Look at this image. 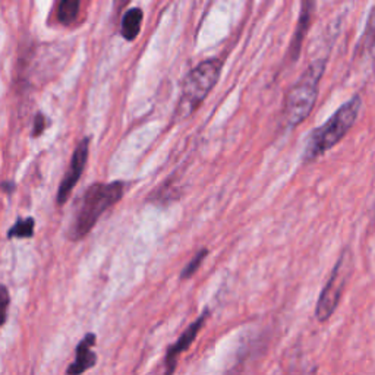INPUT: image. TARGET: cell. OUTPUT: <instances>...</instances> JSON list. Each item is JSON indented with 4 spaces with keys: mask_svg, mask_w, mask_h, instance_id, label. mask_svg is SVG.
I'll return each mask as SVG.
<instances>
[{
    "mask_svg": "<svg viewBox=\"0 0 375 375\" xmlns=\"http://www.w3.org/2000/svg\"><path fill=\"white\" fill-rule=\"evenodd\" d=\"M123 192L125 185L120 180L112 183L91 185L81 200V207L71 227L69 238L72 241L86 238L91 232V229L96 226L101 214L120 201Z\"/></svg>",
    "mask_w": 375,
    "mask_h": 375,
    "instance_id": "1",
    "label": "cell"
},
{
    "mask_svg": "<svg viewBox=\"0 0 375 375\" xmlns=\"http://www.w3.org/2000/svg\"><path fill=\"white\" fill-rule=\"evenodd\" d=\"M361 110V97L353 96L343 106L338 109L324 125L318 127L308 138L304 160L312 161L328 151L347 134L357 122Z\"/></svg>",
    "mask_w": 375,
    "mask_h": 375,
    "instance_id": "2",
    "label": "cell"
},
{
    "mask_svg": "<svg viewBox=\"0 0 375 375\" xmlns=\"http://www.w3.org/2000/svg\"><path fill=\"white\" fill-rule=\"evenodd\" d=\"M325 60L318 59L306 68L296 84L292 87L286 97V120L289 127H296L302 123L314 109L318 97L320 79L324 74Z\"/></svg>",
    "mask_w": 375,
    "mask_h": 375,
    "instance_id": "3",
    "label": "cell"
},
{
    "mask_svg": "<svg viewBox=\"0 0 375 375\" xmlns=\"http://www.w3.org/2000/svg\"><path fill=\"white\" fill-rule=\"evenodd\" d=\"M220 71L221 60L208 59L201 62L198 67H195L185 76L182 84V96L178 106V112L182 117L190 116L198 109L208 93L217 84Z\"/></svg>",
    "mask_w": 375,
    "mask_h": 375,
    "instance_id": "4",
    "label": "cell"
},
{
    "mask_svg": "<svg viewBox=\"0 0 375 375\" xmlns=\"http://www.w3.org/2000/svg\"><path fill=\"white\" fill-rule=\"evenodd\" d=\"M347 264H349V258H345V257H342L338 261L336 267L333 268L330 280L327 282L325 287L321 292L320 299L317 302V309H316V316L320 323L327 321L333 316V312L336 311L340 302L343 287L346 284L347 272H349Z\"/></svg>",
    "mask_w": 375,
    "mask_h": 375,
    "instance_id": "5",
    "label": "cell"
},
{
    "mask_svg": "<svg viewBox=\"0 0 375 375\" xmlns=\"http://www.w3.org/2000/svg\"><path fill=\"white\" fill-rule=\"evenodd\" d=\"M88 147H90V138H84L78 144V147L72 156L69 169L59 185L57 195H56V202L59 205H64L68 201L69 194L72 192L75 185L78 183L82 172H84L87 160H88Z\"/></svg>",
    "mask_w": 375,
    "mask_h": 375,
    "instance_id": "6",
    "label": "cell"
},
{
    "mask_svg": "<svg viewBox=\"0 0 375 375\" xmlns=\"http://www.w3.org/2000/svg\"><path fill=\"white\" fill-rule=\"evenodd\" d=\"M207 317H208V311H204L202 314L182 333V336L178 339V342L173 343L172 346H169L168 352H166V358H164V367H166L164 375H173L176 365H178L179 355L180 353H183L185 350L190 349V346L194 343L200 330L202 328L204 323L207 321Z\"/></svg>",
    "mask_w": 375,
    "mask_h": 375,
    "instance_id": "7",
    "label": "cell"
},
{
    "mask_svg": "<svg viewBox=\"0 0 375 375\" xmlns=\"http://www.w3.org/2000/svg\"><path fill=\"white\" fill-rule=\"evenodd\" d=\"M96 342L97 336L94 333H87L76 346L75 361L68 367L67 375H82L97 365V353L93 350Z\"/></svg>",
    "mask_w": 375,
    "mask_h": 375,
    "instance_id": "8",
    "label": "cell"
},
{
    "mask_svg": "<svg viewBox=\"0 0 375 375\" xmlns=\"http://www.w3.org/2000/svg\"><path fill=\"white\" fill-rule=\"evenodd\" d=\"M314 4L312 2H302L301 6V16L298 21V27L295 31L294 38H292V43H290V59L295 60L296 56L301 52V46H302V41L305 38L306 31L309 30V24H311V18H312V12H314Z\"/></svg>",
    "mask_w": 375,
    "mask_h": 375,
    "instance_id": "9",
    "label": "cell"
},
{
    "mask_svg": "<svg viewBox=\"0 0 375 375\" xmlns=\"http://www.w3.org/2000/svg\"><path fill=\"white\" fill-rule=\"evenodd\" d=\"M142 18L144 13L139 8H132L129 9L127 13L123 15L122 19V37L128 41H132L137 38V35L141 31V24H142Z\"/></svg>",
    "mask_w": 375,
    "mask_h": 375,
    "instance_id": "10",
    "label": "cell"
},
{
    "mask_svg": "<svg viewBox=\"0 0 375 375\" xmlns=\"http://www.w3.org/2000/svg\"><path fill=\"white\" fill-rule=\"evenodd\" d=\"M79 6H81L79 0H62L57 8V19L64 25H69L75 21L79 12Z\"/></svg>",
    "mask_w": 375,
    "mask_h": 375,
    "instance_id": "11",
    "label": "cell"
},
{
    "mask_svg": "<svg viewBox=\"0 0 375 375\" xmlns=\"http://www.w3.org/2000/svg\"><path fill=\"white\" fill-rule=\"evenodd\" d=\"M34 227H35V221L33 217H28V219H18V221L9 229L8 232V238L12 239V238H33L34 236Z\"/></svg>",
    "mask_w": 375,
    "mask_h": 375,
    "instance_id": "12",
    "label": "cell"
},
{
    "mask_svg": "<svg viewBox=\"0 0 375 375\" xmlns=\"http://www.w3.org/2000/svg\"><path fill=\"white\" fill-rule=\"evenodd\" d=\"M375 46V8H372L369 18H368V24L364 33L362 38V47L371 49Z\"/></svg>",
    "mask_w": 375,
    "mask_h": 375,
    "instance_id": "13",
    "label": "cell"
},
{
    "mask_svg": "<svg viewBox=\"0 0 375 375\" xmlns=\"http://www.w3.org/2000/svg\"><path fill=\"white\" fill-rule=\"evenodd\" d=\"M207 254H208V251H207V249L204 248V249H201V251L190 261V264H188L185 268H183V272H182V275H180V279H183V280H186V279H190L195 272H197V270H198V267L202 264V261H204V258L207 257Z\"/></svg>",
    "mask_w": 375,
    "mask_h": 375,
    "instance_id": "14",
    "label": "cell"
},
{
    "mask_svg": "<svg viewBox=\"0 0 375 375\" xmlns=\"http://www.w3.org/2000/svg\"><path fill=\"white\" fill-rule=\"evenodd\" d=\"M11 304L9 290L6 286L0 284V328H2L8 318V308Z\"/></svg>",
    "mask_w": 375,
    "mask_h": 375,
    "instance_id": "15",
    "label": "cell"
},
{
    "mask_svg": "<svg viewBox=\"0 0 375 375\" xmlns=\"http://www.w3.org/2000/svg\"><path fill=\"white\" fill-rule=\"evenodd\" d=\"M46 125H47V119L46 116L38 112L35 116H34V127H33V132H31V137L33 138H38L41 134L45 132L46 129Z\"/></svg>",
    "mask_w": 375,
    "mask_h": 375,
    "instance_id": "16",
    "label": "cell"
},
{
    "mask_svg": "<svg viewBox=\"0 0 375 375\" xmlns=\"http://www.w3.org/2000/svg\"><path fill=\"white\" fill-rule=\"evenodd\" d=\"M0 188H2V190L5 192H12L15 190V183H12V182H4L2 185H0Z\"/></svg>",
    "mask_w": 375,
    "mask_h": 375,
    "instance_id": "17",
    "label": "cell"
}]
</instances>
